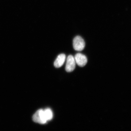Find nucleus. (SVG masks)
Returning a JSON list of instances; mask_svg holds the SVG:
<instances>
[{
  "label": "nucleus",
  "instance_id": "nucleus-6",
  "mask_svg": "<svg viewBox=\"0 0 131 131\" xmlns=\"http://www.w3.org/2000/svg\"><path fill=\"white\" fill-rule=\"evenodd\" d=\"M45 116L47 119V121L51 120L53 117V113L51 109L47 108L44 110Z\"/></svg>",
  "mask_w": 131,
  "mask_h": 131
},
{
  "label": "nucleus",
  "instance_id": "nucleus-3",
  "mask_svg": "<svg viewBox=\"0 0 131 131\" xmlns=\"http://www.w3.org/2000/svg\"><path fill=\"white\" fill-rule=\"evenodd\" d=\"M76 62L74 58L70 55L68 57L66 61L65 70L68 72H71L73 71L75 68Z\"/></svg>",
  "mask_w": 131,
  "mask_h": 131
},
{
  "label": "nucleus",
  "instance_id": "nucleus-2",
  "mask_svg": "<svg viewBox=\"0 0 131 131\" xmlns=\"http://www.w3.org/2000/svg\"><path fill=\"white\" fill-rule=\"evenodd\" d=\"M73 46L74 49L75 50L81 51L85 47V42L81 37L77 36L73 39Z\"/></svg>",
  "mask_w": 131,
  "mask_h": 131
},
{
  "label": "nucleus",
  "instance_id": "nucleus-1",
  "mask_svg": "<svg viewBox=\"0 0 131 131\" xmlns=\"http://www.w3.org/2000/svg\"><path fill=\"white\" fill-rule=\"evenodd\" d=\"M32 119L34 122L41 124H45L47 121L45 116L44 110L42 109L38 110L34 114Z\"/></svg>",
  "mask_w": 131,
  "mask_h": 131
},
{
  "label": "nucleus",
  "instance_id": "nucleus-5",
  "mask_svg": "<svg viewBox=\"0 0 131 131\" xmlns=\"http://www.w3.org/2000/svg\"><path fill=\"white\" fill-rule=\"evenodd\" d=\"M66 59L65 54H62L59 55L54 62V66L56 68L61 67L64 63Z\"/></svg>",
  "mask_w": 131,
  "mask_h": 131
},
{
  "label": "nucleus",
  "instance_id": "nucleus-4",
  "mask_svg": "<svg viewBox=\"0 0 131 131\" xmlns=\"http://www.w3.org/2000/svg\"><path fill=\"white\" fill-rule=\"evenodd\" d=\"M74 59L76 62L80 67H83L88 62V59L86 56L81 53L76 54Z\"/></svg>",
  "mask_w": 131,
  "mask_h": 131
}]
</instances>
